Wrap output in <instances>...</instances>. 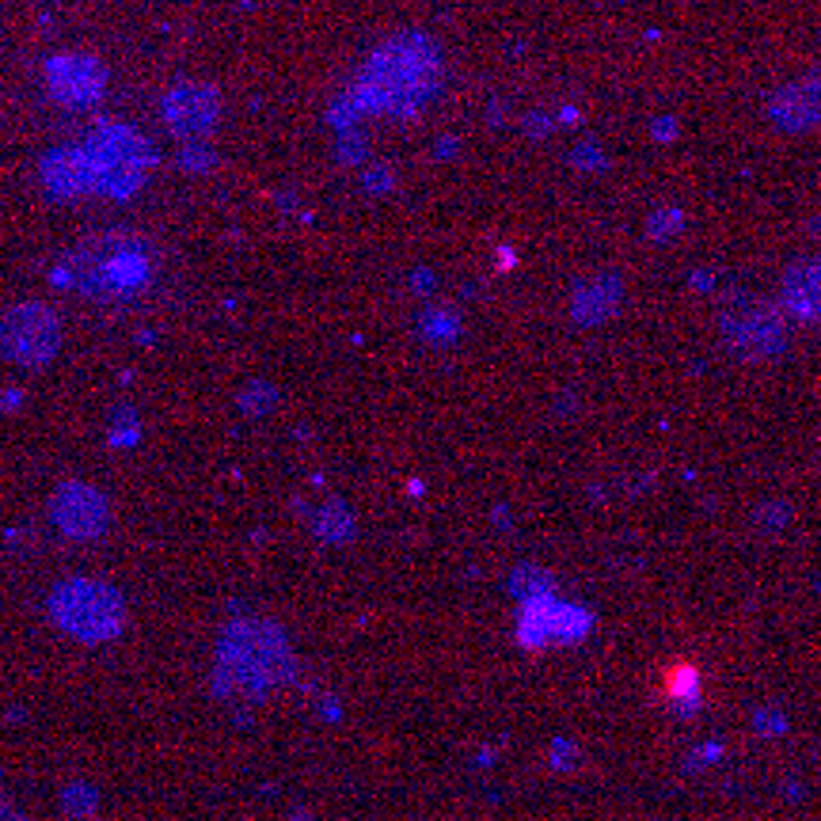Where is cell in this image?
Listing matches in <instances>:
<instances>
[{"instance_id":"cell-1","label":"cell","mask_w":821,"mask_h":821,"mask_svg":"<svg viewBox=\"0 0 821 821\" xmlns=\"http://www.w3.org/2000/svg\"><path fill=\"white\" fill-rule=\"evenodd\" d=\"M700 688H704L700 666H696V662H685V658L669 662V666L658 673V681H654L658 700L666 707H673V711H685L688 704H696V700H700Z\"/></svg>"},{"instance_id":"cell-3","label":"cell","mask_w":821,"mask_h":821,"mask_svg":"<svg viewBox=\"0 0 821 821\" xmlns=\"http://www.w3.org/2000/svg\"><path fill=\"white\" fill-rule=\"evenodd\" d=\"M0 821H23V814L16 810V806H12V802L4 799V802H0Z\"/></svg>"},{"instance_id":"cell-2","label":"cell","mask_w":821,"mask_h":821,"mask_svg":"<svg viewBox=\"0 0 821 821\" xmlns=\"http://www.w3.org/2000/svg\"><path fill=\"white\" fill-rule=\"evenodd\" d=\"M61 810L69 814V818H77V821H84V814H88V806L84 802H92L96 806V791L88 787V783H69L65 791H61Z\"/></svg>"}]
</instances>
